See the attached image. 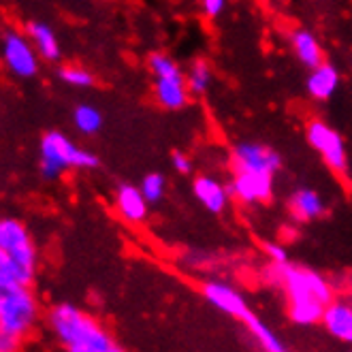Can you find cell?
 <instances>
[{"instance_id": "obj_1", "label": "cell", "mask_w": 352, "mask_h": 352, "mask_svg": "<svg viewBox=\"0 0 352 352\" xmlns=\"http://www.w3.org/2000/svg\"><path fill=\"white\" fill-rule=\"evenodd\" d=\"M267 278L272 284L282 286L288 299V316L299 327H312L322 322L324 307L333 301V288L312 269L274 263Z\"/></svg>"}, {"instance_id": "obj_2", "label": "cell", "mask_w": 352, "mask_h": 352, "mask_svg": "<svg viewBox=\"0 0 352 352\" xmlns=\"http://www.w3.org/2000/svg\"><path fill=\"white\" fill-rule=\"evenodd\" d=\"M47 327L56 342L69 352H118L120 346L107 329L73 303H58L50 309Z\"/></svg>"}, {"instance_id": "obj_3", "label": "cell", "mask_w": 352, "mask_h": 352, "mask_svg": "<svg viewBox=\"0 0 352 352\" xmlns=\"http://www.w3.org/2000/svg\"><path fill=\"white\" fill-rule=\"evenodd\" d=\"M38 167L47 179H56L69 169H96L98 156L90 150L79 148L65 133L50 131L41 139Z\"/></svg>"}, {"instance_id": "obj_4", "label": "cell", "mask_w": 352, "mask_h": 352, "mask_svg": "<svg viewBox=\"0 0 352 352\" xmlns=\"http://www.w3.org/2000/svg\"><path fill=\"white\" fill-rule=\"evenodd\" d=\"M38 320V301L30 286H0V329L26 338Z\"/></svg>"}, {"instance_id": "obj_5", "label": "cell", "mask_w": 352, "mask_h": 352, "mask_svg": "<svg viewBox=\"0 0 352 352\" xmlns=\"http://www.w3.org/2000/svg\"><path fill=\"white\" fill-rule=\"evenodd\" d=\"M38 58L41 56L28 34L7 30L0 36V62L11 75L19 79L34 77L38 73Z\"/></svg>"}, {"instance_id": "obj_6", "label": "cell", "mask_w": 352, "mask_h": 352, "mask_svg": "<svg viewBox=\"0 0 352 352\" xmlns=\"http://www.w3.org/2000/svg\"><path fill=\"white\" fill-rule=\"evenodd\" d=\"M307 141L324 160L327 167L338 173V175H346L348 173V154H346V146L342 135L331 129L327 122L322 120H312L307 124Z\"/></svg>"}, {"instance_id": "obj_7", "label": "cell", "mask_w": 352, "mask_h": 352, "mask_svg": "<svg viewBox=\"0 0 352 352\" xmlns=\"http://www.w3.org/2000/svg\"><path fill=\"white\" fill-rule=\"evenodd\" d=\"M0 248L7 250L17 263L36 274V243L26 224L17 218H0Z\"/></svg>"}, {"instance_id": "obj_8", "label": "cell", "mask_w": 352, "mask_h": 352, "mask_svg": "<svg viewBox=\"0 0 352 352\" xmlns=\"http://www.w3.org/2000/svg\"><path fill=\"white\" fill-rule=\"evenodd\" d=\"M233 171H263V173H276L282 167V156L261 143H237L231 152Z\"/></svg>"}, {"instance_id": "obj_9", "label": "cell", "mask_w": 352, "mask_h": 352, "mask_svg": "<svg viewBox=\"0 0 352 352\" xmlns=\"http://www.w3.org/2000/svg\"><path fill=\"white\" fill-rule=\"evenodd\" d=\"M201 293L216 309H220V312H224L226 316H231V318H235V320H239L243 324L254 318V312L248 307L245 299L229 284H224V282H205L203 288H201Z\"/></svg>"}, {"instance_id": "obj_10", "label": "cell", "mask_w": 352, "mask_h": 352, "mask_svg": "<svg viewBox=\"0 0 352 352\" xmlns=\"http://www.w3.org/2000/svg\"><path fill=\"white\" fill-rule=\"evenodd\" d=\"M231 192L241 203H261L269 201L274 192V175L263 171H241L235 173V179L231 184Z\"/></svg>"}, {"instance_id": "obj_11", "label": "cell", "mask_w": 352, "mask_h": 352, "mask_svg": "<svg viewBox=\"0 0 352 352\" xmlns=\"http://www.w3.org/2000/svg\"><path fill=\"white\" fill-rule=\"evenodd\" d=\"M148 205L150 201L146 199V195L141 192V188L133 184H122L116 190V207L120 216L131 222V224H139L146 220L148 216Z\"/></svg>"}, {"instance_id": "obj_12", "label": "cell", "mask_w": 352, "mask_h": 352, "mask_svg": "<svg viewBox=\"0 0 352 352\" xmlns=\"http://www.w3.org/2000/svg\"><path fill=\"white\" fill-rule=\"evenodd\" d=\"M188 86H186V75H169V77H156V100L164 109H182L188 102Z\"/></svg>"}, {"instance_id": "obj_13", "label": "cell", "mask_w": 352, "mask_h": 352, "mask_svg": "<svg viewBox=\"0 0 352 352\" xmlns=\"http://www.w3.org/2000/svg\"><path fill=\"white\" fill-rule=\"evenodd\" d=\"M322 324L336 340L352 344V305L344 301H331L324 307Z\"/></svg>"}, {"instance_id": "obj_14", "label": "cell", "mask_w": 352, "mask_h": 352, "mask_svg": "<svg viewBox=\"0 0 352 352\" xmlns=\"http://www.w3.org/2000/svg\"><path fill=\"white\" fill-rule=\"evenodd\" d=\"M192 192L195 197L203 203V207L212 214H220L226 203H229V192H226L224 186L210 177V175H201L192 182Z\"/></svg>"}, {"instance_id": "obj_15", "label": "cell", "mask_w": 352, "mask_h": 352, "mask_svg": "<svg viewBox=\"0 0 352 352\" xmlns=\"http://www.w3.org/2000/svg\"><path fill=\"white\" fill-rule=\"evenodd\" d=\"M338 86H340V73L333 65H327V62L312 69V73L307 77V84H305L309 96L316 100H329L336 94Z\"/></svg>"}, {"instance_id": "obj_16", "label": "cell", "mask_w": 352, "mask_h": 352, "mask_svg": "<svg viewBox=\"0 0 352 352\" xmlns=\"http://www.w3.org/2000/svg\"><path fill=\"white\" fill-rule=\"evenodd\" d=\"M288 210H291L293 218L299 222L316 220L324 214V201L316 190L301 188L288 201Z\"/></svg>"}, {"instance_id": "obj_17", "label": "cell", "mask_w": 352, "mask_h": 352, "mask_svg": "<svg viewBox=\"0 0 352 352\" xmlns=\"http://www.w3.org/2000/svg\"><path fill=\"white\" fill-rule=\"evenodd\" d=\"M291 43H293V52H295L297 60L301 62L303 67L316 69L324 62L322 60V47L318 43V38L309 30H305V28L295 30L293 36H291Z\"/></svg>"}, {"instance_id": "obj_18", "label": "cell", "mask_w": 352, "mask_h": 352, "mask_svg": "<svg viewBox=\"0 0 352 352\" xmlns=\"http://www.w3.org/2000/svg\"><path fill=\"white\" fill-rule=\"evenodd\" d=\"M26 34L30 36L32 45L36 47L38 56L43 60H58L60 58V43H58V36L54 32V28L45 22H30L26 26Z\"/></svg>"}, {"instance_id": "obj_19", "label": "cell", "mask_w": 352, "mask_h": 352, "mask_svg": "<svg viewBox=\"0 0 352 352\" xmlns=\"http://www.w3.org/2000/svg\"><path fill=\"white\" fill-rule=\"evenodd\" d=\"M32 280H34V272L26 269L22 263H17L7 250L0 248V286H15V284L30 286Z\"/></svg>"}, {"instance_id": "obj_20", "label": "cell", "mask_w": 352, "mask_h": 352, "mask_svg": "<svg viewBox=\"0 0 352 352\" xmlns=\"http://www.w3.org/2000/svg\"><path fill=\"white\" fill-rule=\"evenodd\" d=\"M73 124L81 135H96L102 129V113L88 102H81L73 111Z\"/></svg>"}, {"instance_id": "obj_21", "label": "cell", "mask_w": 352, "mask_h": 352, "mask_svg": "<svg viewBox=\"0 0 352 352\" xmlns=\"http://www.w3.org/2000/svg\"><path fill=\"white\" fill-rule=\"evenodd\" d=\"M245 329L250 331L252 338L258 342V346H261L263 350H267V352H282V350H286L284 344L278 340V336H276L274 331L269 329L258 316H254L250 322H245Z\"/></svg>"}, {"instance_id": "obj_22", "label": "cell", "mask_w": 352, "mask_h": 352, "mask_svg": "<svg viewBox=\"0 0 352 352\" xmlns=\"http://www.w3.org/2000/svg\"><path fill=\"white\" fill-rule=\"evenodd\" d=\"M212 79H214V73H212L210 65L203 60H197V62H192L188 73H186V86H188V90L195 94H203L210 90Z\"/></svg>"}, {"instance_id": "obj_23", "label": "cell", "mask_w": 352, "mask_h": 352, "mask_svg": "<svg viewBox=\"0 0 352 352\" xmlns=\"http://www.w3.org/2000/svg\"><path fill=\"white\" fill-rule=\"evenodd\" d=\"M58 77L71 88H90L94 84L92 73L81 67H62L58 71Z\"/></svg>"}, {"instance_id": "obj_24", "label": "cell", "mask_w": 352, "mask_h": 352, "mask_svg": "<svg viewBox=\"0 0 352 352\" xmlns=\"http://www.w3.org/2000/svg\"><path fill=\"white\" fill-rule=\"evenodd\" d=\"M139 188L150 203H158L164 197V190H167V179H164L162 173L154 171V173H148L146 177H143Z\"/></svg>"}, {"instance_id": "obj_25", "label": "cell", "mask_w": 352, "mask_h": 352, "mask_svg": "<svg viewBox=\"0 0 352 352\" xmlns=\"http://www.w3.org/2000/svg\"><path fill=\"white\" fill-rule=\"evenodd\" d=\"M22 346V338H17L13 333H7V331L0 329V352H13Z\"/></svg>"}, {"instance_id": "obj_26", "label": "cell", "mask_w": 352, "mask_h": 352, "mask_svg": "<svg viewBox=\"0 0 352 352\" xmlns=\"http://www.w3.org/2000/svg\"><path fill=\"white\" fill-rule=\"evenodd\" d=\"M171 164H173V169L177 173H184V175L192 171V160L186 154H182V152H173L171 154Z\"/></svg>"}, {"instance_id": "obj_27", "label": "cell", "mask_w": 352, "mask_h": 352, "mask_svg": "<svg viewBox=\"0 0 352 352\" xmlns=\"http://www.w3.org/2000/svg\"><path fill=\"white\" fill-rule=\"evenodd\" d=\"M265 250H267V256L272 258V263H286V261H288L286 248L280 245V243H267V245H265Z\"/></svg>"}, {"instance_id": "obj_28", "label": "cell", "mask_w": 352, "mask_h": 352, "mask_svg": "<svg viewBox=\"0 0 352 352\" xmlns=\"http://www.w3.org/2000/svg\"><path fill=\"white\" fill-rule=\"evenodd\" d=\"M224 7H226V0H203V11L212 19H216L224 11Z\"/></svg>"}]
</instances>
